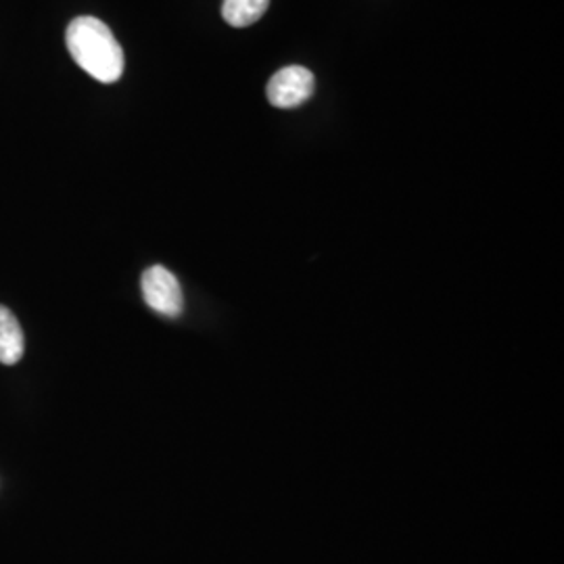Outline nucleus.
<instances>
[{
    "label": "nucleus",
    "instance_id": "f257e3e1",
    "mask_svg": "<svg viewBox=\"0 0 564 564\" xmlns=\"http://www.w3.org/2000/svg\"><path fill=\"white\" fill-rule=\"evenodd\" d=\"M65 44L82 69L102 84H113L123 74V51L105 21L82 15L67 25Z\"/></svg>",
    "mask_w": 564,
    "mask_h": 564
},
{
    "label": "nucleus",
    "instance_id": "7ed1b4c3",
    "mask_svg": "<svg viewBox=\"0 0 564 564\" xmlns=\"http://www.w3.org/2000/svg\"><path fill=\"white\" fill-rule=\"evenodd\" d=\"M314 74L302 65H289L268 82V101L279 109H293L307 101L314 93Z\"/></svg>",
    "mask_w": 564,
    "mask_h": 564
},
{
    "label": "nucleus",
    "instance_id": "f03ea898",
    "mask_svg": "<svg viewBox=\"0 0 564 564\" xmlns=\"http://www.w3.org/2000/svg\"><path fill=\"white\" fill-rule=\"evenodd\" d=\"M144 303L165 318H178L184 310L181 282L163 265H151L141 279Z\"/></svg>",
    "mask_w": 564,
    "mask_h": 564
},
{
    "label": "nucleus",
    "instance_id": "39448f33",
    "mask_svg": "<svg viewBox=\"0 0 564 564\" xmlns=\"http://www.w3.org/2000/svg\"><path fill=\"white\" fill-rule=\"evenodd\" d=\"M270 0H224L223 15L232 28H247L262 20Z\"/></svg>",
    "mask_w": 564,
    "mask_h": 564
},
{
    "label": "nucleus",
    "instance_id": "20e7f679",
    "mask_svg": "<svg viewBox=\"0 0 564 564\" xmlns=\"http://www.w3.org/2000/svg\"><path fill=\"white\" fill-rule=\"evenodd\" d=\"M25 339L18 318L4 305H0V364L13 366L23 358Z\"/></svg>",
    "mask_w": 564,
    "mask_h": 564
}]
</instances>
